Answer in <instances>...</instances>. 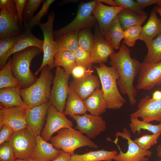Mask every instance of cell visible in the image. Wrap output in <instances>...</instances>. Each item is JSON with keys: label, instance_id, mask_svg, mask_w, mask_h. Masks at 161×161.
Instances as JSON below:
<instances>
[{"label": "cell", "instance_id": "42", "mask_svg": "<svg viewBox=\"0 0 161 161\" xmlns=\"http://www.w3.org/2000/svg\"><path fill=\"white\" fill-rule=\"evenodd\" d=\"M117 6L128 8L141 16H147L148 14L142 9L136 1L134 0H114Z\"/></svg>", "mask_w": 161, "mask_h": 161}, {"label": "cell", "instance_id": "34", "mask_svg": "<svg viewBox=\"0 0 161 161\" xmlns=\"http://www.w3.org/2000/svg\"><path fill=\"white\" fill-rule=\"evenodd\" d=\"M130 123L129 124L131 131L133 134L136 133L139 134L142 130H146L153 134L161 131V123L157 125H154L138 118L130 117Z\"/></svg>", "mask_w": 161, "mask_h": 161}, {"label": "cell", "instance_id": "17", "mask_svg": "<svg viewBox=\"0 0 161 161\" xmlns=\"http://www.w3.org/2000/svg\"><path fill=\"white\" fill-rule=\"evenodd\" d=\"M125 8H126L122 6H107L99 0H96L93 14L98 22L99 30L103 36L112 21L121 10Z\"/></svg>", "mask_w": 161, "mask_h": 161}, {"label": "cell", "instance_id": "11", "mask_svg": "<svg viewBox=\"0 0 161 161\" xmlns=\"http://www.w3.org/2000/svg\"><path fill=\"white\" fill-rule=\"evenodd\" d=\"M69 78L63 68L56 67L50 101L57 110L61 112H64L69 94Z\"/></svg>", "mask_w": 161, "mask_h": 161}, {"label": "cell", "instance_id": "36", "mask_svg": "<svg viewBox=\"0 0 161 161\" xmlns=\"http://www.w3.org/2000/svg\"><path fill=\"white\" fill-rule=\"evenodd\" d=\"M55 1V0H45L43 2L42 7L31 20L26 25L23 26L24 30L32 29L40 23L42 18L47 13L51 5Z\"/></svg>", "mask_w": 161, "mask_h": 161}, {"label": "cell", "instance_id": "37", "mask_svg": "<svg viewBox=\"0 0 161 161\" xmlns=\"http://www.w3.org/2000/svg\"><path fill=\"white\" fill-rule=\"evenodd\" d=\"M79 47L90 53L94 44V37L90 29L79 31L78 35Z\"/></svg>", "mask_w": 161, "mask_h": 161}, {"label": "cell", "instance_id": "26", "mask_svg": "<svg viewBox=\"0 0 161 161\" xmlns=\"http://www.w3.org/2000/svg\"><path fill=\"white\" fill-rule=\"evenodd\" d=\"M123 31L117 16L109 25L103 37L114 49H117L123 39Z\"/></svg>", "mask_w": 161, "mask_h": 161}, {"label": "cell", "instance_id": "35", "mask_svg": "<svg viewBox=\"0 0 161 161\" xmlns=\"http://www.w3.org/2000/svg\"><path fill=\"white\" fill-rule=\"evenodd\" d=\"M142 30L141 26L137 25L124 30L123 43L127 46H134L137 40H140Z\"/></svg>", "mask_w": 161, "mask_h": 161}, {"label": "cell", "instance_id": "4", "mask_svg": "<svg viewBox=\"0 0 161 161\" xmlns=\"http://www.w3.org/2000/svg\"><path fill=\"white\" fill-rule=\"evenodd\" d=\"M42 50L36 47H31L14 53L12 58L11 69L13 75L21 84L22 88L31 85L38 78L30 69L32 60Z\"/></svg>", "mask_w": 161, "mask_h": 161}, {"label": "cell", "instance_id": "29", "mask_svg": "<svg viewBox=\"0 0 161 161\" xmlns=\"http://www.w3.org/2000/svg\"><path fill=\"white\" fill-rule=\"evenodd\" d=\"M79 32H69L54 40L57 52L75 51L79 47L78 41Z\"/></svg>", "mask_w": 161, "mask_h": 161}, {"label": "cell", "instance_id": "30", "mask_svg": "<svg viewBox=\"0 0 161 161\" xmlns=\"http://www.w3.org/2000/svg\"><path fill=\"white\" fill-rule=\"evenodd\" d=\"M117 16L123 30L133 26H141L147 18V16L139 15L127 8L121 10Z\"/></svg>", "mask_w": 161, "mask_h": 161}, {"label": "cell", "instance_id": "15", "mask_svg": "<svg viewBox=\"0 0 161 161\" xmlns=\"http://www.w3.org/2000/svg\"><path fill=\"white\" fill-rule=\"evenodd\" d=\"M137 107L130 117L141 118L148 123L156 121L161 123V99L155 100L147 95L140 99Z\"/></svg>", "mask_w": 161, "mask_h": 161}, {"label": "cell", "instance_id": "20", "mask_svg": "<svg viewBox=\"0 0 161 161\" xmlns=\"http://www.w3.org/2000/svg\"><path fill=\"white\" fill-rule=\"evenodd\" d=\"M100 84L99 77L92 74L81 80L73 79L69 83V87L84 100L99 88Z\"/></svg>", "mask_w": 161, "mask_h": 161}, {"label": "cell", "instance_id": "46", "mask_svg": "<svg viewBox=\"0 0 161 161\" xmlns=\"http://www.w3.org/2000/svg\"><path fill=\"white\" fill-rule=\"evenodd\" d=\"M0 145L7 142L15 131L10 127L7 125L3 126L0 128Z\"/></svg>", "mask_w": 161, "mask_h": 161}, {"label": "cell", "instance_id": "24", "mask_svg": "<svg viewBox=\"0 0 161 161\" xmlns=\"http://www.w3.org/2000/svg\"><path fill=\"white\" fill-rule=\"evenodd\" d=\"M156 13L152 10L148 19L142 27L140 40L143 41L147 47L161 33V19L158 18Z\"/></svg>", "mask_w": 161, "mask_h": 161}, {"label": "cell", "instance_id": "48", "mask_svg": "<svg viewBox=\"0 0 161 161\" xmlns=\"http://www.w3.org/2000/svg\"><path fill=\"white\" fill-rule=\"evenodd\" d=\"M71 156L70 154L63 151L58 157L52 161H69Z\"/></svg>", "mask_w": 161, "mask_h": 161}, {"label": "cell", "instance_id": "52", "mask_svg": "<svg viewBox=\"0 0 161 161\" xmlns=\"http://www.w3.org/2000/svg\"><path fill=\"white\" fill-rule=\"evenodd\" d=\"M153 10L155 11L156 13H158L160 15L161 18V8L157 6H154L153 8Z\"/></svg>", "mask_w": 161, "mask_h": 161}, {"label": "cell", "instance_id": "44", "mask_svg": "<svg viewBox=\"0 0 161 161\" xmlns=\"http://www.w3.org/2000/svg\"><path fill=\"white\" fill-rule=\"evenodd\" d=\"M93 72L92 69H88L83 66L76 64L72 69L71 75L73 79L79 80L85 78L92 74Z\"/></svg>", "mask_w": 161, "mask_h": 161}, {"label": "cell", "instance_id": "16", "mask_svg": "<svg viewBox=\"0 0 161 161\" xmlns=\"http://www.w3.org/2000/svg\"><path fill=\"white\" fill-rule=\"evenodd\" d=\"M26 108L19 107L6 108L0 106V128L7 125L16 131L28 127Z\"/></svg>", "mask_w": 161, "mask_h": 161}, {"label": "cell", "instance_id": "8", "mask_svg": "<svg viewBox=\"0 0 161 161\" xmlns=\"http://www.w3.org/2000/svg\"><path fill=\"white\" fill-rule=\"evenodd\" d=\"M0 8V39L20 35L24 31L19 23L13 0H1Z\"/></svg>", "mask_w": 161, "mask_h": 161}, {"label": "cell", "instance_id": "54", "mask_svg": "<svg viewBox=\"0 0 161 161\" xmlns=\"http://www.w3.org/2000/svg\"><path fill=\"white\" fill-rule=\"evenodd\" d=\"M156 4L157 6L161 8V0H158V1Z\"/></svg>", "mask_w": 161, "mask_h": 161}, {"label": "cell", "instance_id": "25", "mask_svg": "<svg viewBox=\"0 0 161 161\" xmlns=\"http://www.w3.org/2000/svg\"><path fill=\"white\" fill-rule=\"evenodd\" d=\"M84 102L87 111L92 115L100 116L107 109L102 90L100 88L84 100Z\"/></svg>", "mask_w": 161, "mask_h": 161}, {"label": "cell", "instance_id": "5", "mask_svg": "<svg viewBox=\"0 0 161 161\" xmlns=\"http://www.w3.org/2000/svg\"><path fill=\"white\" fill-rule=\"evenodd\" d=\"M52 136L49 140L51 144L56 149L62 150L70 154H75L77 149L88 146L97 148V145L90 138L78 130L73 128L62 129Z\"/></svg>", "mask_w": 161, "mask_h": 161}, {"label": "cell", "instance_id": "12", "mask_svg": "<svg viewBox=\"0 0 161 161\" xmlns=\"http://www.w3.org/2000/svg\"><path fill=\"white\" fill-rule=\"evenodd\" d=\"M70 117L76 122V129L90 139L96 137L106 128V123L100 116L86 113Z\"/></svg>", "mask_w": 161, "mask_h": 161}, {"label": "cell", "instance_id": "51", "mask_svg": "<svg viewBox=\"0 0 161 161\" xmlns=\"http://www.w3.org/2000/svg\"><path fill=\"white\" fill-rule=\"evenodd\" d=\"M156 151L157 156L161 158V142L157 146Z\"/></svg>", "mask_w": 161, "mask_h": 161}, {"label": "cell", "instance_id": "22", "mask_svg": "<svg viewBox=\"0 0 161 161\" xmlns=\"http://www.w3.org/2000/svg\"><path fill=\"white\" fill-rule=\"evenodd\" d=\"M63 152L55 148L39 135L36 136V146L31 159L34 161H52Z\"/></svg>", "mask_w": 161, "mask_h": 161}, {"label": "cell", "instance_id": "23", "mask_svg": "<svg viewBox=\"0 0 161 161\" xmlns=\"http://www.w3.org/2000/svg\"><path fill=\"white\" fill-rule=\"evenodd\" d=\"M21 86L4 88L0 90V106L6 108L19 107L27 108L21 95Z\"/></svg>", "mask_w": 161, "mask_h": 161}, {"label": "cell", "instance_id": "7", "mask_svg": "<svg viewBox=\"0 0 161 161\" xmlns=\"http://www.w3.org/2000/svg\"><path fill=\"white\" fill-rule=\"evenodd\" d=\"M96 0L92 1L82 4L79 7L76 16L69 24L65 27L54 31L55 40L64 34L71 32L80 31L90 29L97 22L93 14Z\"/></svg>", "mask_w": 161, "mask_h": 161}, {"label": "cell", "instance_id": "32", "mask_svg": "<svg viewBox=\"0 0 161 161\" xmlns=\"http://www.w3.org/2000/svg\"><path fill=\"white\" fill-rule=\"evenodd\" d=\"M148 52L143 63H156L161 61V33L147 47Z\"/></svg>", "mask_w": 161, "mask_h": 161}, {"label": "cell", "instance_id": "6", "mask_svg": "<svg viewBox=\"0 0 161 161\" xmlns=\"http://www.w3.org/2000/svg\"><path fill=\"white\" fill-rule=\"evenodd\" d=\"M113 142L117 145L119 153L114 157V161H149L152 152L140 148L131 138L130 132L124 128L122 132L115 134Z\"/></svg>", "mask_w": 161, "mask_h": 161}, {"label": "cell", "instance_id": "43", "mask_svg": "<svg viewBox=\"0 0 161 161\" xmlns=\"http://www.w3.org/2000/svg\"><path fill=\"white\" fill-rule=\"evenodd\" d=\"M16 159L14 151L8 142L0 145V161H15Z\"/></svg>", "mask_w": 161, "mask_h": 161}, {"label": "cell", "instance_id": "40", "mask_svg": "<svg viewBox=\"0 0 161 161\" xmlns=\"http://www.w3.org/2000/svg\"><path fill=\"white\" fill-rule=\"evenodd\" d=\"M74 53L77 64L92 69L93 64L90 52L79 47Z\"/></svg>", "mask_w": 161, "mask_h": 161}, {"label": "cell", "instance_id": "1", "mask_svg": "<svg viewBox=\"0 0 161 161\" xmlns=\"http://www.w3.org/2000/svg\"><path fill=\"white\" fill-rule=\"evenodd\" d=\"M110 64L118 72L119 78L117 83L119 91L126 95L131 105L137 103V89L134 85L135 78L138 75L142 63L131 58V51L123 43L117 52H114L109 57Z\"/></svg>", "mask_w": 161, "mask_h": 161}, {"label": "cell", "instance_id": "45", "mask_svg": "<svg viewBox=\"0 0 161 161\" xmlns=\"http://www.w3.org/2000/svg\"><path fill=\"white\" fill-rule=\"evenodd\" d=\"M15 4L19 24L22 28L23 14L24 8L27 3V0H13Z\"/></svg>", "mask_w": 161, "mask_h": 161}, {"label": "cell", "instance_id": "55", "mask_svg": "<svg viewBox=\"0 0 161 161\" xmlns=\"http://www.w3.org/2000/svg\"><path fill=\"white\" fill-rule=\"evenodd\" d=\"M159 161H161V160H160Z\"/></svg>", "mask_w": 161, "mask_h": 161}, {"label": "cell", "instance_id": "3", "mask_svg": "<svg viewBox=\"0 0 161 161\" xmlns=\"http://www.w3.org/2000/svg\"><path fill=\"white\" fill-rule=\"evenodd\" d=\"M51 69L46 66L41 69L40 77L34 83L21 89V97L27 108L35 107L50 101L51 86L54 78Z\"/></svg>", "mask_w": 161, "mask_h": 161}, {"label": "cell", "instance_id": "53", "mask_svg": "<svg viewBox=\"0 0 161 161\" xmlns=\"http://www.w3.org/2000/svg\"><path fill=\"white\" fill-rule=\"evenodd\" d=\"M15 161H34L32 159H16Z\"/></svg>", "mask_w": 161, "mask_h": 161}, {"label": "cell", "instance_id": "9", "mask_svg": "<svg viewBox=\"0 0 161 161\" xmlns=\"http://www.w3.org/2000/svg\"><path fill=\"white\" fill-rule=\"evenodd\" d=\"M17 159H31L36 144V136L28 127L15 131L8 142Z\"/></svg>", "mask_w": 161, "mask_h": 161}, {"label": "cell", "instance_id": "28", "mask_svg": "<svg viewBox=\"0 0 161 161\" xmlns=\"http://www.w3.org/2000/svg\"><path fill=\"white\" fill-rule=\"evenodd\" d=\"M84 100L69 88V94L64 112L65 115H82L86 113Z\"/></svg>", "mask_w": 161, "mask_h": 161}, {"label": "cell", "instance_id": "19", "mask_svg": "<svg viewBox=\"0 0 161 161\" xmlns=\"http://www.w3.org/2000/svg\"><path fill=\"white\" fill-rule=\"evenodd\" d=\"M43 41L35 36L32 31L24 30L18 38L12 49L0 60V66L2 68L6 64L10 57L14 53L31 47H36L43 51Z\"/></svg>", "mask_w": 161, "mask_h": 161}, {"label": "cell", "instance_id": "18", "mask_svg": "<svg viewBox=\"0 0 161 161\" xmlns=\"http://www.w3.org/2000/svg\"><path fill=\"white\" fill-rule=\"evenodd\" d=\"M50 101L32 108H26L27 127L37 136L40 135L47 116Z\"/></svg>", "mask_w": 161, "mask_h": 161}, {"label": "cell", "instance_id": "47", "mask_svg": "<svg viewBox=\"0 0 161 161\" xmlns=\"http://www.w3.org/2000/svg\"><path fill=\"white\" fill-rule=\"evenodd\" d=\"M136 1L140 8L143 10L149 5L156 4L158 0H137Z\"/></svg>", "mask_w": 161, "mask_h": 161}, {"label": "cell", "instance_id": "27", "mask_svg": "<svg viewBox=\"0 0 161 161\" xmlns=\"http://www.w3.org/2000/svg\"><path fill=\"white\" fill-rule=\"evenodd\" d=\"M117 154L115 150H98L81 154H75L71 155L69 161H112Z\"/></svg>", "mask_w": 161, "mask_h": 161}, {"label": "cell", "instance_id": "50", "mask_svg": "<svg viewBox=\"0 0 161 161\" xmlns=\"http://www.w3.org/2000/svg\"><path fill=\"white\" fill-rule=\"evenodd\" d=\"M102 2L106 3L109 5H111V6L116 7L118 6L117 5L114 0H99Z\"/></svg>", "mask_w": 161, "mask_h": 161}, {"label": "cell", "instance_id": "41", "mask_svg": "<svg viewBox=\"0 0 161 161\" xmlns=\"http://www.w3.org/2000/svg\"><path fill=\"white\" fill-rule=\"evenodd\" d=\"M18 37L12 36L0 39V60L12 49Z\"/></svg>", "mask_w": 161, "mask_h": 161}, {"label": "cell", "instance_id": "13", "mask_svg": "<svg viewBox=\"0 0 161 161\" xmlns=\"http://www.w3.org/2000/svg\"><path fill=\"white\" fill-rule=\"evenodd\" d=\"M64 112L58 111L51 103L48 109L46 123L40 136L46 141L49 140L53 134L65 128H72L73 124Z\"/></svg>", "mask_w": 161, "mask_h": 161}, {"label": "cell", "instance_id": "10", "mask_svg": "<svg viewBox=\"0 0 161 161\" xmlns=\"http://www.w3.org/2000/svg\"><path fill=\"white\" fill-rule=\"evenodd\" d=\"M54 19V12L52 11L49 13L46 22H41L38 25L41 29L44 36L43 57L41 64L35 72V75H38L41 69L46 66H48L51 69L53 68L54 58L57 52L53 37Z\"/></svg>", "mask_w": 161, "mask_h": 161}, {"label": "cell", "instance_id": "38", "mask_svg": "<svg viewBox=\"0 0 161 161\" xmlns=\"http://www.w3.org/2000/svg\"><path fill=\"white\" fill-rule=\"evenodd\" d=\"M161 134V131L155 134H145L135 138L134 141L142 149L145 150L149 149L156 144Z\"/></svg>", "mask_w": 161, "mask_h": 161}, {"label": "cell", "instance_id": "2", "mask_svg": "<svg viewBox=\"0 0 161 161\" xmlns=\"http://www.w3.org/2000/svg\"><path fill=\"white\" fill-rule=\"evenodd\" d=\"M95 68L101 85L107 109H120L126 100L121 95L118 88L117 81L119 78L118 71L115 67L108 66L103 63L95 66Z\"/></svg>", "mask_w": 161, "mask_h": 161}, {"label": "cell", "instance_id": "21", "mask_svg": "<svg viewBox=\"0 0 161 161\" xmlns=\"http://www.w3.org/2000/svg\"><path fill=\"white\" fill-rule=\"evenodd\" d=\"M94 37V44L91 53L93 64H104L114 52V49L105 39L100 30Z\"/></svg>", "mask_w": 161, "mask_h": 161}, {"label": "cell", "instance_id": "49", "mask_svg": "<svg viewBox=\"0 0 161 161\" xmlns=\"http://www.w3.org/2000/svg\"><path fill=\"white\" fill-rule=\"evenodd\" d=\"M152 98L155 100L161 99V91L156 90L153 93Z\"/></svg>", "mask_w": 161, "mask_h": 161}, {"label": "cell", "instance_id": "33", "mask_svg": "<svg viewBox=\"0 0 161 161\" xmlns=\"http://www.w3.org/2000/svg\"><path fill=\"white\" fill-rule=\"evenodd\" d=\"M12 58H10L0 71V89L15 87L20 83L13 74L11 69Z\"/></svg>", "mask_w": 161, "mask_h": 161}, {"label": "cell", "instance_id": "14", "mask_svg": "<svg viewBox=\"0 0 161 161\" xmlns=\"http://www.w3.org/2000/svg\"><path fill=\"white\" fill-rule=\"evenodd\" d=\"M138 75L137 90H149L161 85V61L151 64L143 62Z\"/></svg>", "mask_w": 161, "mask_h": 161}, {"label": "cell", "instance_id": "31", "mask_svg": "<svg viewBox=\"0 0 161 161\" xmlns=\"http://www.w3.org/2000/svg\"><path fill=\"white\" fill-rule=\"evenodd\" d=\"M77 64L74 52L69 51H58L56 53L53 67H62L67 75L69 76L72 70Z\"/></svg>", "mask_w": 161, "mask_h": 161}, {"label": "cell", "instance_id": "39", "mask_svg": "<svg viewBox=\"0 0 161 161\" xmlns=\"http://www.w3.org/2000/svg\"><path fill=\"white\" fill-rule=\"evenodd\" d=\"M43 1V0H27L23 14V26L31 20L34 13Z\"/></svg>", "mask_w": 161, "mask_h": 161}]
</instances>
